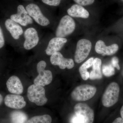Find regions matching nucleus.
Instances as JSON below:
<instances>
[{"label": "nucleus", "mask_w": 123, "mask_h": 123, "mask_svg": "<svg viewBox=\"0 0 123 123\" xmlns=\"http://www.w3.org/2000/svg\"><path fill=\"white\" fill-rule=\"evenodd\" d=\"M10 18L21 26L25 27L33 23V20L25 8L22 5H19L17 9V13L12 14Z\"/></svg>", "instance_id": "9d476101"}, {"label": "nucleus", "mask_w": 123, "mask_h": 123, "mask_svg": "<svg viewBox=\"0 0 123 123\" xmlns=\"http://www.w3.org/2000/svg\"><path fill=\"white\" fill-rule=\"evenodd\" d=\"M47 63L43 60L39 61L37 64V70L39 75L35 79L34 84L44 86L50 84L53 79L52 73L50 70H45Z\"/></svg>", "instance_id": "39448f33"}, {"label": "nucleus", "mask_w": 123, "mask_h": 123, "mask_svg": "<svg viewBox=\"0 0 123 123\" xmlns=\"http://www.w3.org/2000/svg\"><path fill=\"white\" fill-rule=\"evenodd\" d=\"M50 61L52 64L57 65L62 69L66 68L71 69L74 67L75 65L72 59L65 58L59 52H55L51 55Z\"/></svg>", "instance_id": "9b49d317"}, {"label": "nucleus", "mask_w": 123, "mask_h": 123, "mask_svg": "<svg viewBox=\"0 0 123 123\" xmlns=\"http://www.w3.org/2000/svg\"><path fill=\"white\" fill-rule=\"evenodd\" d=\"M71 17L88 18L89 16V12L82 6L78 4L73 5L67 11Z\"/></svg>", "instance_id": "f3484780"}, {"label": "nucleus", "mask_w": 123, "mask_h": 123, "mask_svg": "<svg viewBox=\"0 0 123 123\" xmlns=\"http://www.w3.org/2000/svg\"><path fill=\"white\" fill-rule=\"evenodd\" d=\"M112 123H123V120L120 117L117 118Z\"/></svg>", "instance_id": "cd10ccee"}, {"label": "nucleus", "mask_w": 123, "mask_h": 123, "mask_svg": "<svg viewBox=\"0 0 123 123\" xmlns=\"http://www.w3.org/2000/svg\"><path fill=\"white\" fill-rule=\"evenodd\" d=\"M79 70L81 76L83 80H86L89 78L90 74L87 69H79Z\"/></svg>", "instance_id": "393cba45"}, {"label": "nucleus", "mask_w": 123, "mask_h": 123, "mask_svg": "<svg viewBox=\"0 0 123 123\" xmlns=\"http://www.w3.org/2000/svg\"><path fill=\"white\" fill-rule=\"evenodd\" d=\"M3 100V97H2V95L0 94V105L2 103Z\"/></svg>", "instance_id": "c756f323"}, {"label": "nucleus", "mask_w": 123, "mask_h": 123, "mask_svg": "<svg viewBox=\"0 0 123 123\" xmlns=\"http://www.w3.org/2000/svg\"><path fill=\"white\" fill-rule=\"evenodd\" d=\"M102 61L99 58L94 59L93 62V69L90 74V79L94 80L101 79L102 78L101 73Z\"/></svg>", "instance_id": "a211bd4d"}, {"label": "nucleus", "mask_w": 123, "mask_h": 123, "mask_svg": "<svg viewBox=\"0 0 123 123\" xmlns=\"http://www.w3.org/2000/svg\"><path fill=\"white\" fill-rule=\"evenodd\" d=\"M119 49L118 44L114 43L106 46L104 42L102 40L98 41L95 44V50L97 53L101 54L103 56L112 55L117 52Z\"/></svg>", "instance_id": "4468645a"}, {"label": "nucleus", "mask_w": 123, "mask_h": 123, "mask_svg": "<svg viewBox=\"0 0 123 123\" xmlns=\"http://www.w3.org/2000/svg\"><path fill=\"white\" fill-rule=\"evenodd\" d=\"M120 115L121 117V118L123 119V106L121 108V110H120Z\"/></svg>", "instance_id": "c85d7f7f"}, {"label": "nucleus", "mask_w": 123, "mask_h": 123, "mask_svg": "<svg viewBox=\"0 0 123 123\" xmlns=\"http://www.w3.org/2000/svg\"></svg>", "instance_id": "7c9ffc66"}, {"label": "nucleus", "mask_w": 123, "mask_h": 123, "mask_svg": "<svg viewBox=\"0 0 123 123\" xmlns=\"http://www.w3.org/2000/svg\"><path fill=\"white\" fill-rule=\"evenodd\" d=\"M92 48V43L86 39L80 40L77 43L74 59L75 62L80 63L88 57Z\"/></svg>", "instance_id": "0eeeda50"}, {"label": "nucleus", "mask_w": 123, "mask_h": 123, "mask_svg": "<svg viewBox=\"0 0 123 123\" xmlns=\"http://www.w3.org/2000/svg\"><path fill=\"white\" fill-rule=\"evenodd\" d=\"M4 102L8 107L17 110L22 109L26 105L24 98L20 95H7L5 98Z\"/></svg>", "instance_id": "f8f14e48"}, {"label": "nucleus", "mask_w": 123, "mask_h": 123, "mask_svg": "<svg viewBox=\"0 0 123 123\" xmlns=\"http://www.w3.org/2000/svg\"><path fill=\"white\" fill-rule=\"evenodd\" d=\"M74 111L77 116L81 118L85 123H93L94 118V111L88 105L84 103L77 104Z\"/></svg>", "instance_id": "6e6552de"}, {"label": "nucleus", "mask_w": 123, "mask_h": 123, "mask_svg": "<svg viewBox=\"0 0 123 123\" xmlns=\"http://www.w3.org/2000/svg\"><path fill=\"white\" fill-rule=\"evenodd\" d=\"M93 57H91L88 60L86 61L85 63L82 65L81 66H80L79 69H87L92 66L93 62Z\"/></svg>", "instance_id": "4be33fe9"}, {"label": "nucleus", "mask_w": 123, "mask_h": 123, "mask_svg": "<svg viewBox=\"0 0 123 123\" xmlns=\"http://www.w3.org/2000/svg\"><path fill=\"white\" fill-rule=\"evenodd\" d=\"M67 42L68 40L65 38L56 37L52 38L49 42L45 50L46 54L51 56L55 52L59 51Z\"/></svg>", "instance_id": "ddd939ff"}, {"label": "nucleus", "mask_w": 123, "mask_h": 123, "mask_svg": "<svg viewBox=\"0 0 123 123\" xmlns=\"http://www.w3.org/2000/svg\"><path fill=\"white\" fill-rule=\"evenodd\" d=\"M5 25L6 29L14 39H19L24 34V31L21 26L10 18L6 20Z\"/></svg>", "instance_id": "2eb2a0df"}, {"label": "nucleus", "mask_w": 123, "mask_h": 123, "mask_svg": "<svg viewBox=\"0 0 123 123\" xmlns=\"http://www.w3.org/2000/svg\"><path fill=\"white\" fill-rule=\"evenodd\" d=\"M95 86L90 85L78 86L74 89L71 93L72 99L77 101H85L91 99L97 92Z\"/></svg>", "instance_id": "f257e3e1"}, {"label": "nucleus", "mask_w": 123, "mask_h": 123, "mask_svg": "<svg viewBox=\"0 0 123 123\" xmlns=\"http://www.w3.org/2000/svg\"><path fill=\"white\" fill-rule=\"evenodd\" d=\"M102 71L103 74L106 77L112 76L115 74L114 68L111 64L104 65L103 66Z\"/></svg>", "instance_id": "412c9836"}, {"label": "nucleus", "mask_w": 123, "mask_h": 123, "mask_svg": "<svg viewBox=\"0 0 123 123\" xmlns=\"http://www.w3.org/2000/svg\"><path fill=\"white\" fill-rule=\"evenodd\" d=\"M78 4L82 6H86L92 4L95 0H73Z\"/></svg>", "instance_id": "b1692460"}, {"label": "nucleus", "mask_w": 123, "mask_h": 123, "mask_svg": "<svg viewBox=\"0 0 123 123\" xmlns=\"http://www.w3.org/2000/svg\"><path fill=\"white\" fill-rule=\"evenodd\" d=\"M52 119L50 115H44L33 117L26 123H51Z\"/></svg>", "instance_id": "aec40b11"}, {"label": "nucleus", "mask_w": 123, "mask_h": 123, "mask_svg": "<svg viewBox=\"0 0 123 123\" xmlns=\"http://www.w3.org/2000/svg\"><path fill=\"white\" fill-rule=\"evenodd\" d=\"M111 64L114 68H116L118 70L120 69V67L119 64V59L118 57H113L111 60Z\"/></svg>", "instance_id": "bb28decb"}, {"label": "nucleus", "mask_w": 123, "mask_h": 123, "mask_svg": "<svg viewBox=\"0 0 123 123\" xmlns=\"http://www.w3.org/2000/svg\"><path fill=\"white\" fill-rule=\"evenodd\" d=\"M5 39L4 34L1 27L0 26V49L2 48L5 46Z\"/></svg>", "instance_id": "a878e982"}, {"label": "nucleus", "mask_w": 123, "mask_h": 123, "mask_svg": "<svg viewBox=\"0 0 123 123\" xmlns=\"http://www.w3.org/2000/svg\"><path fill=\"white\" fill-rule=\"evenodd\" d=\"M12 123H26L27 121V116L25 113L20 111H15L11 114Z\"/></svg>", "instance_id": "6ab92c4d"}, {"label": "nucleus", "mask_w": 123, "mask_h": 123, "mask_svg": "<svg viewBox=\"0 0 123 123\" xmlns=\"http://www.w3.org/2000/svg\"><path fill=\"white\" fill-rule=\"evenodd\" d=\"M45 4L50 6H57L60 4L62 0H42Z\"/></svg>", "instance_id": "5701e85b"}, {"label": "nucleus", "mask_w": 123, "mask_h": 123, "mask_svg": "<svg viewBox=\"0 0 123 123\" xmlns=\"http://www.w3.org/2000/svg\"><path fill=\"white\" fill-rule=\"evenodd\" d=\"M120 87L118 84L112 82L109 84L103 95L102 101L106 107H110L115 104L118 101Z\"/></svg>", "instance_id": "f03ea898"}, {"label": "nucleus", "mask_w": 123, "mask_h": 123, "mask_svg": "<svg viewBox=\"0 0 123 123\" xmlns=\"http://www.w3.org/2000/svg\"><path fill=\"white\" fill-rule=\"evenodd\" d=\"M25 9L33 21L38 25L41 26L46 27L50 24V21L43 15L37 5L31 3L27 6Z\"/></svg>", "instance_id": "423d86ee"}, {"label": "nucleus", "mask_w": 123, "mask_h": 123, "mask_svg": "<svg viewBox=\"0 0 123 123\" xmlns=\"http://www.w3.org/2000/svg\"><path fill=\"white\" fill-rule=\"evenodd\" d=\"M24 40L23 46L25 50H31L38 44L39 37L38 31L34 27H29L24 31Z\"/></svg>", "instance_id": "1a4fd4ad"}, {"label": "nucleus", "mask_w": 123, "mask_h": 123, "mask_svg": "<svg viewBox=\"0 0 123 123\" xmlns=\"http://www.w3.org/2000/svg\"><path fill=\"white\" fill-rule=\"evenodd\" d=\"M27 97L31 102L37 106L44 105L48 101L44 88L35 84L31 85L28 88Z\"/></svg>", "instance_id": "7ed1b4c3"}, {"label": "nucleus", "mask_w": 123, "mask_h": 123, "mask_svg": "<svg viewBox=\"0 0 123 123\" xmlns=\"http://www.w3.org/2000/svg\"><path fill=\"white\" fill-rule=\"evenodd\" d=\"M9 92L13 94L20 95L23 92V86L19 78L15 76L10 77L6 82Z\"/></svg>", "instance_id": "dca6fc26"}, {"label": "nucleus", "mask_w": 123, "mask_h": 123, "mask_svg": "<svg viewBox=\"0 0 123 123\" xmlns=\"http://www.w3.org/2000/svg\"><path fill=\"white\" fill-rule=\"evenodd\" d=\"M76 23L69 15L62 18L56 31V37L65 38L72 34L75 30Z\"/></svg>", "instance_id": "20e7f679"}]
</instances>
